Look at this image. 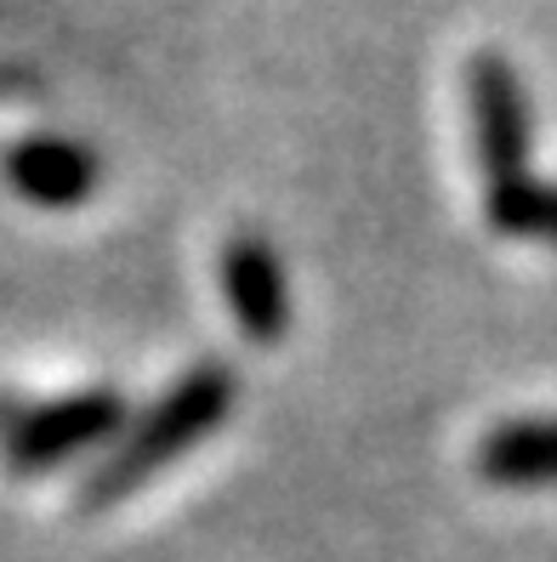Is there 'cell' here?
I'll return each instance as SVG.
<instances>
[{"label":"cell","instance_id":"6da1fadb","mask_svg":"<svg viewBox=\"0 0 557 562\" xmlns=\"http://www.w3.org/2000/svg\"><path fill=\"white\" fill-rule=\"evenodd\" d=\"M234 404H239V381L227 375L222 363H200V370L177 375L166 386V398H159L143 420H131L125 438L114 443V454L80 483L75 506L80 512H103V506L125 501V494L143 488L159 467H171L177 454L200 449L216 426L234 415Z\"/></svg>","mask_w":557,"mask_h":562},{"label":"cell","instance_id":"7a4b0ae2","mask_svg":"<svg viewBox=\"0 0 557 562\" xmlns=\"http://www.w3.org/2000/svg\"><path fill=\"white\" fill-rule=\"evenodd\" d=\"M120 438H125V398L114 386H86L52 404L0 398V460L12 472H46Z\"/></svg>","mask_w":557,"mask_h":562},{"label":"cell","instance_id":"3957f363","mask_svg":"<svg viewBox=\"0 0 557 562\" xmlns=\"http://www.w3.org/2000/svg\"><path fill=\"white\" fill-rule=\"evenodd\" d=\"M467 103H472V137H478V159H483L489 193L530 182L535 120H530V91H523V80H517V69L506 57H495V52L472 57Z\"/></svg>","mask_w":557,"mask_h":562},{"label":"cell","instance_id":"277c9868","mask_svg":"<svg viewBox=\"0 0 557 562\" xmlns=\"http://www.w3.org/2000/svg\"><path fill=\"white\" fill-rule=\"evenodd\" d=\"M222 295L256 347H279L290 336V279L261 234H234L222 245Z\"/></svg>","mask_w":557,"mask_h":562},{"label":"cell","instance_id":"5b68a950","mask_svg":"<svg viewBox=\"0 0 557 562\" xmlns=\"http://www.w3.org/2000/svg\"><path fill=\"white\" fill-rule=\"evenodd\" d=\"M0 171H7V182L41 211H75L80 200L97 193V182H103L97 154L75 137H23L0 154Z\"/></svg>","mask_w":557,"mask_h":562},{"label":"cell","instance_id":"8992f818","mask_svg":"<svg viewBox=\"0 0 557 562\" xmlns=\"http://www.w3.org/2000/svg\"><path fill=\"white\" fill-rule=\"evenodd\" d=\"M478 472L501 488H557V420H506L478 443Z\"/></svg>","mask_w":557,"mask_h":562},{"label":"cell","instance_id":"52a82bcc","mask_svg":"<svg viewBox=\"0 0 557 562\" xmlns=\"http://www.w3.org/2000/svg\"><path fill=\"white\" fill-rule=\"evenodd\" d=\"M489 227L512 239H552L557 245V182H517L489 193Z\"/></svg>","mask_w":557,"mask_h":562}]
</instances>
